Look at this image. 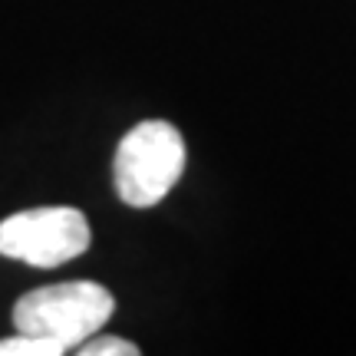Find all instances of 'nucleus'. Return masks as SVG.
<instances>
[{
    "instance_id": "nucleus-1",
    "label": "nucleus",
    "mask_w": 356,
    "mask_h": 356,
    "mask_svg": "<svg viewBox=\"0 0 356 356\" xmlns=\"http://www.w3.org/2000/svg\"><path fill=\"white\" fill-rule=\"evenodd\" d=\"M113 310L115 300L102 284L70 280V284H50L24 293L13 307V327L17 333H30L40 340L60 343L63 350H76L83 340L102 330Z\"/></svg>"
},
{
    "instance_id": "nucleus-2",
    "label": "nucleus",
    "mask_w": 356,
    "mask_h": 356,
    "mask_svg": "<svg viewBox=\"0 0 356 356\" xmlns=\"http://www.w3.org/2000/svg\"><path fill=\"white\" fill-rule=\"evenodd\" d=\"M115 191L129 208H152L185 172V142L172 122L145 119L115 149Z\"/></svg>"
},
{
    "instance_id": "nucleus-3",
    "label": "nucleus",
    "mask_w": 356,
    "mask_h": 356,
    "mask_svg": "<svg viewBox=\"0 0 356 356\" xmlns=\"http://www.w3.org/2000/svg\"><path fill=\"white\" fill-rule=\"evenodd\" d=\"M92 241L79 208H30L0 221V254L30 267H60L79 257Z\"/></svg>"
},
{
    "instance_id": "nucleus-4",
    "label": "nucleus",
    "mask_w": 356,
    "mask_h": 356,
    "mask_svg": "<svg viewBox=\"0 0 356 356\" xmlns=\"http://www.w3.org/2000/svg\"><path fill=\"white\" fill-rule=\"evenodd\" d=\"M63 353L66 350L60 343L40 340V337H30V333H17V337L0 340V356H63Z\"/></svg>"
},
{
    "instance_id": "nucleus-5",
    "label": "nucleus",
    "mask_w": 356,
    "mask_h": 356,
    "mask_svg": "<svg viewBox=\"0 0 356 356\" xmlns=\"http://www.w3.org/2000/svg\"><path fill=\"white\" fill-rule=\"evenodd\" d=\"M83 356H139V346L129 343V340H119V337H89L76 346Z\"/></svg>"
}]
</instances>
